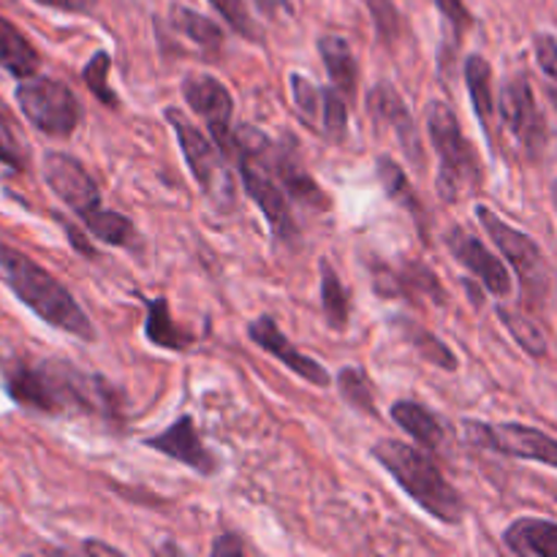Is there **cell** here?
I'll return each instance as SVG.
<instances>
[{
  "label": "cell",
  "instance_id": "cell-35",
  "mask_svg": "<svg viewBox=\"0 0 557 557\" xmlns=\"http://www.w3.org/2000/svg\"><path fill=\"white\" fill-rule=\"evenodd\" d=\"M210 5L239 33V36L250 38V41H261V30L253 22V16H250L245 0H210Z\"/></svg>",
  "mask_w": 557,
  "mask_h": 557
},
{
  "label": "cell",
  "instance_id": "cell-32",
  "mask_svg": "<svg viewBox=\"0 0 557 557\" xmlns=\"http://www.w3.org/2000/svg\"><path fill=\"white\" fill-rule=\"evenodd\" d=\"M321 131L332 139H343L348 128V107L346 96L332 87H321Z\"/></svg>",
  "mask_w": 557,
  "mask_h": 557
},
{
  "label": "cell",
  "instance_id": "cell-16",
  "mask_svg": "<svg viewBox=\"0 0 557 557\" xmlns=\"http://www.w3.org/2000/svg\"><path fill=\"white\" fill-rule=\"evenodd\" d=\"M248 335L256 346L264 348L270 357H275L277 362L286 364V368L292 370V373H297L299 379L310 381V384H315V386L330 384V373H326V370L321 368L315 359L299 354L297 348L292 346V341H288V337L277 330V324L270 319V315H261V319H256L253 324L248 326Z\"/></svg>",
  "mask_w": 557,
  "mask_h": 557
},
{
  "label": "cell",
  "instance_id": "cell-7",
  "mask_svg": "<svg viewBox=\"0 0 557 557\" xmlns=\"http://www.w3.org/2000/svg\"><path fill=\"white\" fill-rule=\"evenodd\" d=\"M22 114L47 136H69L82 123V103L65 82L30 76L16 87Z\"/></svg>",
  "mask_w": 557,
  "mask_h": 557
},
{
  "label": "cell",
  "instance_id": "cell-14",
  "mask_svg": "<svg viewBox=\"0 0 557 557\" xmlns=\"http://www.w3.org/2000/svg\"><path fill=\"white\" fill-rule=\"evenodd\" d=\"M368 109L370 114H373L375 123L389 125V128L395 131L397 141H400L408 161H413V166H422V141H419L417 125H413V117L411 112H408L406 101L400 98V92L392 85H386V82H379V85L368 92Z\"/></svg>",
  "mask_w": 557,
  "mask_h": 557
},
{
  "label": "cell",
  "instance_id": "cell-1",
  "mask_svg": "<svg viewBox=\"0 0 557 557\" xmlns=\"http://www.w3.org/2000/svg\"><path fill=\"white\" fill-rule=\"evenodd\" d=\"M5 392L22 408L41 413H117V392L109 381L82 373L74 364L49 359L27 364L16 362L5 370Z\"/></svg>",
  "mask_w": 557,
  "mask_h": 557
},
{
  "label": "cell",
  "instance_id": "cell-23",
  "mask_svg": "<svg viewBox=\"0 0 557 557\" xmlns=\"http://www.w3.org/2000/svg\"><path fill=\"white\" fill-rule=\"evenodd\" d=\"M147 305V321H145V337L161 348H172V351H183V348L194 346V335L180 330L169 313L166 299H145Z\"/></svg>",
  "mask_w": 557,
  "mask_h": 557
},
{
  "label": "cell",
  "instance_id": "cell-12",
  "mask_svg": "<svg viewBox=\"0 0 557 557\" xmlns=\"http://www.w3.org/2000/svg\"><path fill=\"white\" fill-rule=\"evenodd\" d=\"M183 96L188 107L199 114L210 128L212 139L218 141L226 156H234V131H232V114L234 101L232 92L210 74H188L183 79Z\"/></svg>",
  "mask_w": 557,
  "mask_h": 557
},
{
  "label": "cell",
  "instance_id": "cell-2",
  "mask_svg": "<svg viewBox=\"0 0 557 557\" xmlns=\"http://www.w3.org/2000/svg\"><path fill=\"white\" fill-rule=\"evenodd\" d=\"M0 272L11 292L16 294L25 308H30L44 324L54 326L60 332L79 337V341H96V326L90 324L85 310L74 299V294L41 264L25 256L22 250L0 243Z\"/></svg>",
  "mask_w": 557,
  "mask_h": 557
},
{
  "label": "cell",
  "instance_id": "cell-34",
  "mask_svg": "<svg viewBox=\"0 0 557 557\" xmlns=\"http://www.w3.org/2000/svg\"><path fill=\"white\" fill-rule=\"evenodd\" d=\"M109 65H112V54L109 52H96L90 58V63L85 65V71H82V76H85V85L90 87L92 96L98 98L101 103H107V107H117V92L109 87L107 76H109Z\"/></svg>",
  "mask_w": 557,
  "mask_h": 557
},
{
  "label": "cell",
  "instance_id": "cell-5",
  "mask_svg": "<svg viewBox=\"0 0 557 557\" xmlns=\"http://www.w3.org/2000/svg\"><path fill=\"white\" fill-rule=\"evenodd\" d=\"M428 131L438 152V177H435L438 196L446 205L460 201L468 190L482 183V163L476 150L444 101L428 103Z\"/></svg>",
  "mask_w": 557,
  "mask_h": 557
},
{
  "label": "cell",
  "instance_id": "cell-6",
  "mask_svg": "<svg viewBox=\"0 0 557 557\" xmlns=\"http://www.w3.org/2000/svg\"><path fill=\"white\" fill-rule=\"evenodd\" d=\"M163 117L169 120L172 131L177 134L180 150L188 161L190 174L201 185L207 199L218 212H232L237 205V185H234L232 166L226 163V152L218 147L215 139H207L180 109H166Z\"/></svg>",
  "mask_w": 557,
  "mask_h": 557
},
{
  "label": "cell",
  "instance_id": "cell-26",
  "mask_svg": "<svg viewBox=\"0 0 557 557\" xmlns=\"http://www.w3.org/2000/svg\"><path fill=\"white\" fill-rule=\"evenodd\" d=\"M321 308H324L326 324L332 330H346L348 326V313H351V305H348V292L343 288L341 277L332 270L330 261L321 259Z\"/></svg>",
  "mask_w": 557,
  "mask_h": 557
},
{
  "label": "cell",
  "instance_id": "cell-36",
  "mask_svg": "<svg viewBox=\"0 0 557 557\" xmlns=\"http://www.w3.org/2000/svg\"><path fill=\"white\" fill-rule=\"evenodd\" d=\"M292 92L297 101L299 114L308 120L310 125L321 123V87H315L308 76L292 74Z\"/></svg>",
  "mask_w": 557,
  "mask_h": 557
},
{
  "label": "cell",
  "instance_id": "cell-22",
  "mask_svg": "<svg viewBox=\"0 0 557 557\" xmlns=\"http://www.w3.org/2000/svg\"><path fill=\"white\" fill-rule=\"evenodd\" d=\"M319 52L321 60H324V69L330 74L332 85L343 92L346 98L354 96L357 90V60H354L351 47H348L346 38L335 36H321L319 38Z\"/></svg>",
  "mask_w": 557,
  "mask_h": 557
},
{
  "label": "cell",
  "instance_id": "cell-38",
  "mask_svg": "<svg viewBox=\"0 0 557 557\" xmlns=\"http://www.w3.org/2000/svg\"><path fill=\"white\" fill-rule=\"evenodd\" d=\"M364 3H368L370 14H373L381 38L384 41H395L400 36V14H397L395 3L392 0H364Z\"/></svg>",
  "mask_w": 557,
  "mask_h": 557
},
{
  "label": "cell",
  "instance_id": "cell-19",
  "mask_svg": "<svg viewBox=\"0 0 557 557\" xmlns=\"http://www.w3.org/2000/svg\"><path fill=\"white\" fill-rule=\"evenodd\" d=\"M504 544L520 557H557V522L522 517L506 528Z\"/></svg>",
  "mask_w": 557,
  "mask_h": 557
},
{
  "label": "cell",
  "instance_id": "cell-20",
  "mask_svg": "<svg viewBox=\"0 0 557 557\" xmlns=\"http://www.w3.org/2000/svg\"><path fill=\"white\" fill-rule=\"evenodd\" d=\"M41 65V54L27 41L25 33L0 16V69L9 71L16 79H30Z\"/></svg>",
  "mask_w": 557,
  "mask_h": 557
},
{
  "label": "cell",
  "instance_id": "cell-40",
  "mask_svg": "<svg viewBox=\"0 0 557 557\" xmlns=\"http://www.w3.org/2000/svg\"><path fill=\"white\" fill-rule=\"evenodd\" d=\"M243 553H245L243 542H239V536H234V533H226V536H221L215 544H212V555H218V557L243 555Z\"/></svg>",
  "mask_w": 557,
  "mask_h": 557
},
{
  "label": "cell",
  "instance_id": "cell-39",
  "mask_svg": "<svg viewBox=\"0 0 557 557\" xmlns=\"http://www.w3.org/2000/svg\"><path fill=\"white\" fill-rule=\"evenodd\" d=\"M435 5H438V11L444 14V20H446V25H449V33H451V38H455V44H460L462 33H466L468 27L473 25L471 11L466 9V3H462V0H435Z\"/></svg>",
  "mask_w": 557,
  "mask_h": 557
},
{
  "label": "cell",
  "instance_id": "cell-13",
  "mask_svg": "<svg viewBox=\"0 0 557 557\" xmlns=\"http://www.w3.org/2000/svg\"><path fill=\"white\" fill-rule=\"evenodd\" d=\"M446 245H449L451 256H455L471 275H476L490 294H495V297H509L511 288H515L509 270H506L504 261H498L490 253L487 245H484L482 239L468 234L462 226H451L449 232H446Z\"/></svg>",
  "mask_w": 557,
  "mask_h": 557
},
{
  "label": "cell",
  "instance_id": "cell-37",
  "mask_svg": "<svg viewBox=\"0 0 557 557\" xmlns=\"http://www.w3.org/2000/svg\"><path fill=\"white\" fill-rule=\"evenodd\" d=\"M533 49H536L539 69L547 76V92L557 109V38L549 36V33H539L536 41H533Z\"/></svg>",
  "mask_w": 557,
  "mask_h": 557
},
{
  "label": "cell",
  "instance_id": "cell-8",
  "mask_svg": "<svg viewBox=\"0 0 557 557\" xmlns=\"http://www.w3.org/2000/svg\"><path fill=\"white\" fill-rule=\"evenodd\" d=\"M476 221L482 223V228L490 234V239L498 245V250L506 256V261H509L517 270V275L522 277L525 292L533 294V297H544L549 288V281H553V277H549L553 272H549L539 245L533 243L528 234L509 226L504 218L495 215L487 205L476 207Z\"/></svg>",
  "mask_w": 557,
  "mask_h": 557
},
{
  "label": "cell",
  "instance_id": "cell-3",
  "mask_svg": "<svg viewBox=\"0 0 557 557\" xmlns=\"http://www.w3.org/2000/svg\"><path fill=\"white\" fill-rule=\"evenodd\" d=\"M375 462L384 466V471L395 479L403 487V493L435 517L444 525H457L466 517V504H462L460 493L446 482L444 473L438 471L428 455H422L413 446L403 444V441L384 438L373 446Z\"/></svg>",
  "mask_w": 557,
  "mask_h": 557
},
{
  "label": "cell",
  "instance_id": "cell-15",
  "mask_svg": "<svg viewBox=\"0 0 557 557\" xmlns=\"http://www.w3.org/2000/svg\"><path fill=\"white\" fill-rule=\"evenodd\" d=\"M145 446L172 457V460L183 462V466L194 468L201 476H210V473L218 471V460L207 451V446L201 444L199 433H196V424L190 417H180L172 428L145 438Z\"/></svg>",
  "mask_w": 557,
  "mask_h": 557
},
{
  "label": "cell",
  "instance_id": "cell-10",
  "mask_svg": "<svg viewBox=\"0 0 557 557\" xmlns=\"http://www.w3.org/2000/svg\"><path fill=\"white\" fill-rule=\"evenodd\" d=\"M498 109L509 134L515 136L531 156H539V152L544 150V145H547V123H544V114L542 109H539L536 96H533V87L525 74L511 76V79L500 87Z\"/></svg>",
  "mask_w": 557,
  "mask_h": 557
},
{
  "label": "cell",
  "instance_id": "cell-4",
  "mask_svg": "<svg viewBox=\"0 0 557 557\" xmlns=\"http://www.w3.org/2000/svg\"><path fill=\"white\" fill-rule=\"evenodd\" d=\"M270 145L272 141L261 131H256L253 125H243L234 134V158H237L239 177H243L248 196L264 212L272 234L286 243V239L297 237V221L288 207L286 188L270 163Z\"/></svg>",
  "mask_w": 557,
  "mask_h": 557
},
{
  "label": "cell",
  "instance_id": "cell-21",
  "mask_svg": "<svg viewBox=\"0 0 557 557\" xmlns=\"http://www.w3.org/2000/svg\"><path fill=\"white\" fill-rule=\"evenodd\" d=\"M392 419L397 422V428L406 430L417 444L428 446V449H438V446L444 444L446 430L444 424H441V419L435 417L433 411H428L424 406H419V403L397 400L395 406H392Z\"/></svg>",
  "mask_w": 557,
  "mask_h": 557
},
{
  "label": "cell",
  "instance_id": "cell-9",
  "mask_svg": "<svg viewBox=\"0 0 557 557\" xmlns=\"http://www.w3.org/2000/svg\"><path fill=\"white\" fill-rule=\"evenodd\" d=\"M466 433L473 444L484 446V449L557 468V441L542 430L525 428V424L466 422Z\"/></svg>",
  "mask_w": 557,
  "mask_h": 557
},
{
  "label": "cell",
  "instance_id": "cell-33",
  "mask_svg": "<svg viewBox=\"0 0 557 557\" xmlns=\"http://www.w3.org/2000/svg\"><path fill=\"white\" fill-rule=\"evenodd\" d=\"M498 315L500 321H504L506 330L515 335V341L520 343L531 357H544V354H547V341H544L542 330H539L531 319H525V315L520 313H511V310H504V308L498 310Z\"/></svg>",
  "mask_w": 557,
  "mask_h": 557
},
{
  "label": "cell",
  "instance_id": "cell-31",
  "mask_svg": "<svg viewBox=\"0 0 557 557\" xmlns=\"http://www.w3.org/2000/svg\"><path fill=\"white\" fill-rule=\"evenodd\" d=\"M337 386H341V395L348 406H354L357 411L370 413L375 417V395H373V386H370V379L364 375V370L359 368H346L341 370L337 375Z\"/></svg>",
  "mask_w": 557,
  "mask_h": 557
},
{
  "label": "cell",
  "instance_id": "cell-24",
  "mask_svg": "<svg viewBox=\"0 0 557 557\" xmlns=\"http://www.w3.org/2000/svg\"><path fill=\"white\" fill-rule=\"evenodd\" d=\"M466 85L471 92L473 112L482 120V128L490 134V123L495 114V96H493V69L482 54H471L466 60Z\"/></svg>",
  "mask_w": 557,
  "mask_h": 557
},
{
  "label": "cell",
  "instance_id": "cell-41",
  "mask_svg": "<svg viewBox=\"0 0 557 557\" xmlns=\"http://www.w3.org/2000/svg\"><path fill=\"white\" fill-rule=\"evenodd\" d=\"M36 3L49 5V9L71 11V14H85L92 9V0H36Z\"/></svg>",
  "mask_w": 557,
  "mask_h": 557
},
{
  "label": "cell",
  "instance_id": "cell-43",
  "mask_svg": "<svg viewBox=\"0 0 557 557\" xmlns=\"http://www.w3.org/2000/svg\"><path fill=\"white\" fill-rule=\"evenodd\" d=\"M256 3L261 5V11H264V14L275 16V11L281 9V5H283V0H256Z\"/></svg>",
  "mask_w": 557,
  "mask_h": 557
},
{
  "label": "cell",
  "instance_id": "cell-18",
  "mask_svg": "<svg viewBox=\"0 0 557 557\" xmlns=\"http://www.w3.org/2000/svg\"><path fill=\"white\" fill-rule=\"evenodd\" d=\"M270 163H272V169H275L277 180H281L283 188H286V194L292 196V199L302 201V205H308V207H324L326 205L324 194H321V188L315 185V180L305 172L302 161L297 158L294 147L275 145V141H272Z\"/></svg>",
  "mask_w": 557,
  "mask_h": 557
},
{
  "label": "cell",
  "instance_id": "cell-30",
  "mask_svg": "<svg viewBox=\"0 0 557 557\" xmlns=\"http://www.w3.org/2000/svg\"><path fill=\"white\" fill-rule=\"evenodd\" d=\"M375 174H379L381 185H384L386 196H389L392 201L403 205L408 212H413V215H422V201H419L417 194H413V190H411V183H408L406 172H403V169L397 166V163L392 161V158L381 156Z\"/></svg>",
  "mask_w": 557,
  "mask_h": 557
},
{
  "label": "cell",
  "instance_id": "cell-27",
  "mask_svg": "<svg viewBox=\"0 0 557 557\" xmlns=\"http://www.w3.org/2000/svg\"><path fill=\"white\" fill-rule=\"evenodd\" d=\"M0 163L14 172H25L30 166V145L5 103H0Z\"/></svg>",
  "mask_w": 557,
  "mask_h": 557
},
{
  "label": "cell",
  "instance_id": "cell-11",
  "mask_svg": "<svg viewBox=\"0 0 557 557\" xmlns=\"http://www.w3.org/2000/svg\"><path fill=\"white\" fill-rule=\"evenodd\" d=\"M44 180L52 188V194L58 196L63 205H69L76 215L82 218V223L90 221L101 207V190H98L96 180L90 177L85 166L76 161L74 156H65V152H47L44 156Z\"/></svg>",
  "mask_w": 557,
  "mask_h": 557
},
{
  "label": "cell",
  "instance_id": "cell-42",
  "mask_svg": "<svg viewBox=\"0 0 557 557\" xmlns=\"http://www.w3.org/2000/svg\"><path fill=\"white\" fill-rule=\"evenodd\" d=\"M85 553H101V555H120L117 549L109 547V544H98V542H87Z\"/></svg>",
  "mask_w": 557,
  "mask_h": 557
},
{
  "label": "cell",
  "instance_id": "cell-17",
  "mask_svg": "<svg viewBox=\"0 0 557 557\" xmlns=\"http://www.w3.org/2000/svg\"><path fill=\"white\" fill-rule=\"evenodd\" d=\"M373 283L375 292L384 299H395L400 294L411 297V294H419V297H430L438 305L446 302V292L438 283L433 270H428L419 261H406L400 270H392V267H373Z\"/></svg>",
  "mask_w": 557,
  "mask_h": 557
},
{
  "label": "cell",
  "instance_id": "cell-25",
  "mask_svg": "<svg viewBox=\"0 0 557 557\" xmlns=\"http://www.w3.org/2000/svg\"><path fill=\"white\" fill-rule=\"evenodd\" d=\"M395 326L403 332V337H406V341L417 348V354L424 359V362L435 364V368H441V370H449V373L451 370H457L455 351H451L444 341H438L433 332L424 330V326H419L417 321L406 319V315H397Z\"/></svg>",
  "mask_w": 557,
  "mask_h": 557
},
{
  "label": "cell",
  "instance_id": "cell-28",
  "mask_svg": "<svg viewBox=\"0 0 557 557\" xmlns=\"http://www.w3.org/2000/svg\"><path fill=\"white\" fill-rule=\"evenodd\" d=\"M87 232L92 237L103 239L107 245H114V248H139V234H136V226L125 215L114 210H98L90 221H85Z\"/></svg>",
  "mask_w": 557,
  "mask_h": 557
},
{
  "label": "cell",
  "instance_id": "cell-29",
  "mask_svg": "<svg viewBox=\"0 0 557 557\" xmlns=\"http://www.w3.org/2000/svg\"><path fill=\"white\" fill-rule=\"evenodd\" d=\"M172 25L177 27L183 36H188L190 41L199 44L205 49H218L223 44V30L212 20H207L205 14H196V11L177 5L172 11Z\"/></svg>",
  "mask_w": 557,
  "mask_h": 557
}]
</instances>
